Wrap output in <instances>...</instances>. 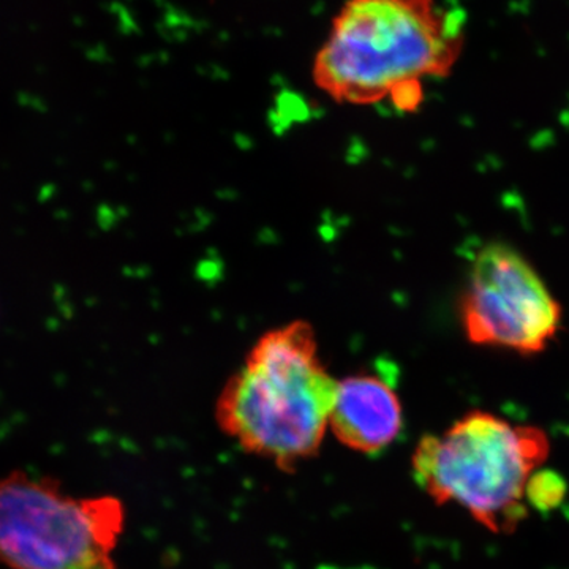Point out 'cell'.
<instances>
[{
  "mask_svg": "<svg viewBox=\"0 0 569 569\" xmlns=\"http://www.w3.org/2000/svg\"><path fill=\"white\" fill-rule=\"evenodd\" d=\"M567 482L549 470H538L527 488V503L538 511H550L559 507L567 496Z\"/></svg>",
  "mask_w": 569,
  "mask_h": 569,
  "instance_id": "52a82bcc",
  "label": "cell"
},
{
  "mask_svg": "<svg viewBox=\"0 0 569 569\" xmlns=\"http://www.w3.org/2000/svg\"><path fill=\"white\" fill-rule=\"evenodd\" d=\"M549 455L541 427L471 410L418 441L411 471L437 505H456L490 533L508 535L529 516L527 488Z\"/></svg>",
  "mask_w": 569,
  "mask_h": 569,
  "instance_id": "3957f363",
  "label": "cell"
},
{
  "mask_svg": "<svg viewBox=\"0 0 569 569\" xmlns=\"http://www.w3.org/2000/svg\"><path fill=\"white\" fill-rule=\"evenodd\" d=\"M463 41L459 13L437 0H346L317 51L313 80L336 102L417 110L422 82L447 77Z\"/></svg>",
  "mask_w": 569,
  "mask_h": 569,
  "instance_id": "6da1fadb",
  "label": "cell"
},
{
  "mask_svg": "<svg viewBox=\"0 0 569 569\" xmlns=\"http://www.w3.org/2000/svg\"><path fill=\"white\" fill-rule=\"evenodd\" d=\"M459 312L468 342L520 355L542 353L563 320L537 269L503 242H490L475 257Z\"/></svg>",
  "mask_w": 569,
  "mask_h": 569,
  "instance_id": "5b68a950",
  "label": "cell"
},
{
  "mask_svg": "<svg viewBox=\"0 0 569 569\" xmlns=\"http://www.w3.org/2000/svg\"><path fill=\"white\" fill-rule=\"evenodd\" d=\"M337 383L305 321L261 337L216 403L220 429L249 455L291 471L323 445Z\"/></svg>",
  "mask_w": 569,
  "mask_h": 569,
  "instance_id": "7a4b0ae2",
  "label": "cell"
},
{
  "mask_svg": "<svg viewBox=\"0 0 569 569\" xmlns=\"http://www.w3.org/2000/svg\"><path fill=\"white\" fill-rule=\"evenodd\" d=\"M126 508L112 496L73 497L51 477L0 478V563L10 569H122L114 550Z\"/></svg>",
  "mask_w": 569,
  "mask_h": 569,
  "instance_id": "277c9868",
  "label": "cell"
},
{
  "mask_svg": "<svg viewBox=\"0 0 569 569\" xmlns=\"http://www.w3.org/2000/svg\"><path fill=\"white\" fill-rule=\"evenodd\" d=\"M403 410L391 378L358 373L337 383L329 430L361 455H378L399 438Z\"/></svg>",
  "mask_w": 569,
  "mask_h": 569,
  "instance_id": "8992f818",
  "label": "cell"
}]
</instances>
